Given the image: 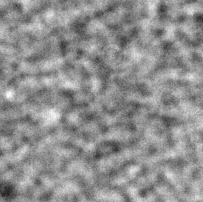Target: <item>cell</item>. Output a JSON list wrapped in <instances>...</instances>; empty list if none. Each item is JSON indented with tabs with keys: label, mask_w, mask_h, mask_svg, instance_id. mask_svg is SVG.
<instances>
[]
</instances>
